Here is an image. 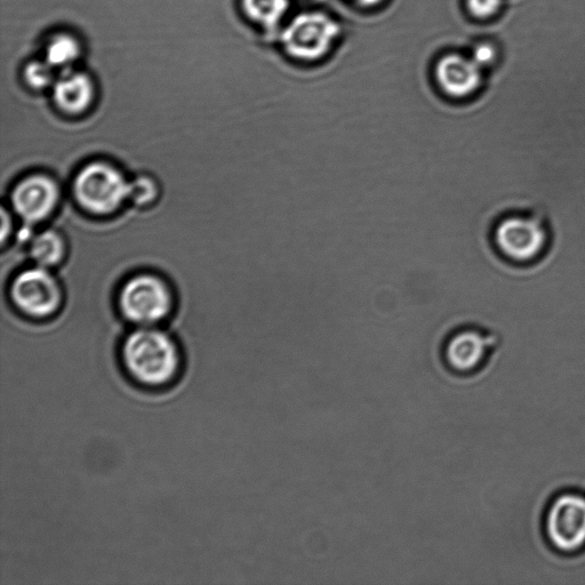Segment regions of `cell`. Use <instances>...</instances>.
<instances>
[{
	"mask_svg": "<svg viewBox=\"0 0 585 585\" xmlns=\"http://www.w3.org/2000/svg\"><path fill=\"white\" fill-rule=\"evenodd\" d=\"M119 363L128 381L151 392L174 388L187 367L179 343L154 326L140 327L126 336Z\"/></svg>",
	"mask_w": 585,
	"mask_h": 585,
	"instance_id": "obj_1",
	"label": "cell"
},
{
	"mask_svg": "<svg viewBox=\"0 0 585 585\" xmlns=\"http://www.w3.org/2000/svg\"><path fill=\"white\" fill-rule=\"evenodd\" d=\"M494 251L512 266L530 267L546 256L552 245L547 215L536 208L503 213L490 232Z\"/></svg>",
	"mask_w": 585,
	"mask_h": 585,
	"instance_id": "obj_2",
	"label": "cell"
},
{
	"mask_svg": "<svg viewBox=\"0 0 585 585\" xmlns=\"http://www.w3.org/2000/svg\"><path fill=\"white\" fill-rule=\"evenodd\" d=\"M499 343V334L491 328L474 323L461 325L440 344V365L453 378H474L484 370Z\"/></svg>",
	"mask_w": 585,
	"mask_h": 585,
	"instance_id": "obj_3",
	"label": "cell"
},
{
	"mask_svg": "<svg viewBox=\"0 0 585 585\" xmlns=\"http://www.w3.org/2000/svg\"><path fill=\"white\" fill-rule=\"evenodd\" d=\"M131 181L114 165L93 162L80 170L74 182L77 202L95 215L115 213L130 200Z\"/></svg>",
	"mask_w": 585,
	"mask_h": 585,
	"instance_id": "obj_4",
	"label": "cell"
},
{
	"mask_svg": "<svg viewBox=\"0 0 585 585\" xmlns=\"http://www.w3.org/2000/svg\"><path fill=\"white\" fill-rule=\"evenodd\" d=\"M171 288L151 274L132 277L119 293V309L128 322L140 327L162 323L173 310Z\"/></svg>",
	"mask_w": 585,
	"mask_h": 585,
	"instance_id": "obj_5",
	"label": "cell"
},
{
	"mask_svg": "<svg viewBox=\"0 0 585 585\" xmlns=\"http://www.w3.org/2000/svg\"><path fill=\"white\" fill-rule=\"evenodd\" d=\"M341 34L340 24L319 12L302 13L285 28L282 35L286 53L295 60L314 62L331 52Z\"/></svg>",
	"mask_w": 585,
	"mask_h": 585,
	"instance_id": "obj_6",
	"label": "cell"
},
{
	"mask_svg": "<svg viewBox=\"0 0 585 585\" xmlns=\"http://www.w3.org/2000/svg\"><path fill=\"white\" fill-rule=\"evenodd\" d=\"M544 535L550 547L563 555L585 549V496L567 492L551 501L544 515Z\"/></svg>",
	"mask_w": 585,
	"mask_h": 585,
	"instance_id": "obj_7",
	"label": "cell"
},
{
	"mask_svg": "<svg viewBox=\"0 0 585 585\" xmlns=\"http://www.w3.org/2000/svg\"><path fill=\"white\" fill-rule=\"evenodd\" d=\"M11 296L24 315L35 319L51 317L62 304V290L50 269L36 266L16 276Z\"/></svg>",
	"mask_w": 585,
	"mask_h": 585,
	"instance_id": "obj_8",
	"label": "cell"
},
{
	"mask_svg": "<svg viewBox=\"0 0 585 585\" xmlns=\"http://www.w3.org/2000/svg\"><path fill=\"white\" fill-rule=\"evenodd\" d=\"M58 184L45 174H32L14 187L11 195L13 210L20 218L35 224L44 221L58 206Z\"/></svg>",
	"mask_w": 585,
	"mask_h": 585,
	"instance_id": "obj_9",
	"label": "cell"
},
{
	"mask_svg": "<svg viewBox=\"0 0 585 585\" xmlns=\"http://www.w3.org/2000/svg\"><path fill=\"white\" fill-rule=\"evenodd\" d=\"M435 75L440 91L458 101L475 98L485 82L484 70L470 56L461 54L440 59Z\"/></svg>",
	"mask_w": 585,
	"mask_h": 585,
	"instance_id": "obj_10",
	"label": "cell"
},
{
	"mask_svg": "<svg viewBox=\"0 0 585 585\" xmlns=\"http://www.w3.org/2000/svg\"><path fill=\"white\" fill-rule=\"evenodd\" d=\"M94 84L90 76L75 70L63 71L54 84V101L69 115L83 114L94 100Z\"/></svg>",
	"mask_w": 585,
	"mask_h": 585,
	"instance_id": "obj_11",
	"label": "cell"
},
{
	"mask_svg": "<svg viewBox=\"0 0 585 585\" xmlns=\"http://www.w3.org/2000/svg\"><path fill=\"white\" fill-rule=\"evenodd\" d=\"M29 252L36 266L50 269L63 261L66 243L58 231L45 230L32 239Z\"/></svg>",
	"mask_w": 585,
	"mask_h": 585,
	"instance_id": "obj_12",
	"label": "cell"
},
{
	"mask_svg": "<svg viewBox=\"0 0 585 585\" xmlns=\"http://www.w3.org/2000/svg\"><path fill=\"white\" fill-rule=\"evenodd\" d=\"M82 55V46L78 39L70 34H58L46 45L45 60L56 70L67 71Z\"/></svg>",
	"mask_w": 585,
	"mask_h": 585,
	"instance_id": "obj_13",
	"label": "cell"
},
{
	"mask_svg": "<svg viewBox=\"0 0 585 585\" xmlns=\"http://www.w3.org/2000/svg\"><path fill=\"white\" fill-rule=\"evenodd\" d=\"M246 15L261 27L275 29L290 7L288 0H243Z\"/></svg>",
	"mask_w": 585,
	"mask_h": 585,
	"instance_id": "obj_14",
	"label": "cell"
},
{
	"mask_svg": "<svg viewBox=\"0 0 585 585\" xmlns=\"http://www.w3.org/2000/svg\"><path fill=\"white\" fill-rule=\"evenodd\" d=\"M56 69L51 63L44 60L31 61L26 70H24V77L31 87L37 90H43L48 86L54 85Z\"/></svg>",
	"mask_w": 585,
	"mask_h": 585,
	"instance_id": "obj_15",
	"label": "cell"
},
{
	"mask_svg": "<svg viewBox=\"0 0 585 585\" xmlns=\"http://www.w3.org/2000/svg\"><path fill=\"white\" fill-rule=\"evenodd\" d=\"M158 192L156 181L148 175H140L131 181L130 200L135 205L147 206L155 202Z\"/></svg>",
	"mask_w": 585,
	"mask_h": 585,
	"instance_id": "obj_16",
	"label": "cell"
},
{
	"mask_svg": "<svg viewBox=\"0 0 585 585\" xmlns=\"http://www.w3.org/2000/svg\"><path fill=\"white\" fill-rule=\"evenodd\" d=\"M470 58L483 70L491 69L502 59L501 46L492 40L480 42L475 45Z\"/></svg>",
	"mask_w": 585,
	"mask_h": 585,
	"instance_id": "obj_17",
	"label": "cell"
},
{
	"mask_svg": "<svg viewBox=\"0 0 585 585\" xmlns=\"http://www.w3.org/2000/svg\"><path fill=\"white\" fill-rule=\"evenodd\" d=\"M507 0H467V10L479 21H490L503 13Z\"/></svg>",
	"mask_w": 585,
	"mask_h": 585,
	"instance_id": "obj_18",
	"label": "cell"
},
{
	"mask_svg": "<svg viewBox=\"0 0 585 585\" xmlns=\"http://www.w3.org/2000/svg\"><path fill=\"white\" fill-rule=\"evenodd\" d=\"M10 230L11 231V218L8 219L7 215H6V211H3V242H5V239L7 238V231Z\"/></svg>",
	"mask_w": 585,
	"mask_h": 585,
	"instance_id": "obj_19",
	"label": "cell"
},
{
	"mask_svg": "<svg viewBox=\"0 0 585 585\" xmlns=\"http://www.w3.org/2000/svg\"><path fill=\"white\" fill-rule=\"evenodd\" d=\"M356 2L359 5H362L365 7H374V6L380 5L383 2V0H356Z\"/></svg>",
	"mask_w": 585,
	"mask_h": 585,
	"instance_id": "obj_20",
	"label": "cell"
}]
</instances>
